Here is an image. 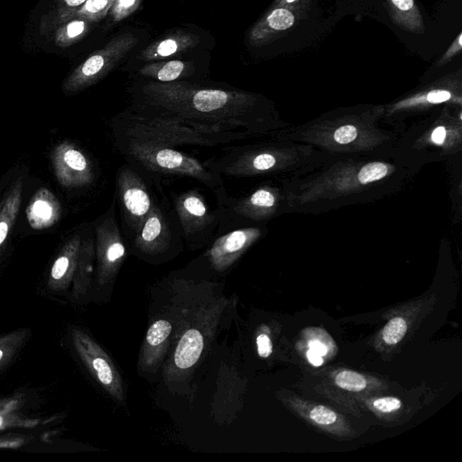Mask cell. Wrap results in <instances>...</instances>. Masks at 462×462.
<instances>
[{"mask_svg": "<svg viewBox=\"0 0 462 462\" xmlns=\"http://www.w3.org/2000/svg\"><path fill=\"white\" fill-rule=\"evenodd\" d=\"M89 28L90 23L86 20H69L52 31L53 41L60 47H68L81 39Z\"/></svg>", "mask_w": 462, "mask_h": 462, "instance_id": "7402d4cb", "label": "cell"}, {"mask_svg": "<svg viewBox=\"0 0 462 462\" xmlns=\"http://www.w3.org/2000/svg\"><path fill=\"white\" fill-rule=\"evenodd\" d=\"M22 194L23 179L18 178L0 201V250L17 218Z\"/></svg>", "mask_w": 462, "mask_h": 462, "instance_id": "2e32d148", "label": "cell"}, {"mask_svg": "<svg viewBox=\"0 0 462 462\" xmlns=\"http://www.w3.org/2000/svg\"><path fill=\"white\" fill-rule=\"evenodd\" d=\"M139 74L151 81L168 83L180 81L181 77L189 75L186 62L174 60L147 64L139 69Z\"/></svg>", "mask_w": 462, "mask_h": 462, "instance_id": "44dd1931", "label": "cell"}, {"mask_svg": "<svg viewBox=\"0 0 462 462\" xmlns=\"http://www.w3.org/2000/svg\"><path fill=\"white\" fill-rule=\"evenodd\" d=\"M83 231L73 235L62 246L51 270V280L62 282L76 271Z\"/></svg>", "mask_w": 462, "mask_h": 462, "instance_id": "e0dca14e", "label": "cell"}, {"mask_svg": "<svg viewBox=\"0 0 462 462\" xmlns=\"http://www.w3.org/2000/svg\"><path fill=\"white\" fill-rule=\"evenodd\" d=\"M170 202L177 216L185 246L190 250L206 247L214 238L222 221L217 204L212 208L200 189L196 188L173 192Z\"/></svg>", "mask_w": 462, "mask_h": 462, "instance_id": "8992f818", "label": "cell"}, {"mask_svg": "<svg viewBox=\"0 0 462 462\" xmlns=\"http://www.w3.org/2000/svg\"><path fill=\"white\" fill-rule=\"evenodd\" d=\"M451 97V93L448 89H433L420 97H415V100H427L431 104H436L449 100Z\"/></svg>", "mask_w": 462, "mask_h": 462, "instance_id": "1f68e13d", "label": "cell"}, {"mask_svg": "<svg viewBox=\"0 0 462 462\" xmlns=\"http://www.w3.org/2000/svg\"><path fill=\"white\" fill-rule=\"evenodd\" d=\"M374 408L382 412H391L402 407V402L396 397H381L374 401Z\"/></svg>", "mask_w": 462, "mask_h": 462, "instance_id": "f1b7e54d", "label": "cell"}, {"mask_svg": "<svg viewBox=\"0 0 462 462\" xmlns=\"http://www.w3.org/2000/svg\"><path fill=\"white\" fill-rule=\"evenodd\" d=\"M310 0H275L273 6L287 7L305 13Z\"/></svg>", "mask_w": 462, "mask_h": 462, "instance_id": "836d02e7", "label": "cell"}, {"mask_svg": "<svg viewBox=\"0 0 462 462\" xmlns=\"http://www.w3.org/2000/svg\"><path fill=\"white\" fill-rule=\"evenodd\" d=\"M462 49V32H460L458 35L452 42L450 46L445 51V53L439 59L437 65L443 66L448 61H450L457 53L460 52Z\"/></svg>", "mask_w": 462, "mask_h": 462, "instance_id": "f546056e", "label": "cell"}, {"mask_svg": "<svg viewBox=\"0 0 462 462\" xmlns=\"http://www.w3.org/2000/svg\"><path fill=\"white\" fill-rule=\"evenodd\" d=\"M51 163L57 180L64 188L88 187L96 179L92 161L71 142L64 141L53 149Z\"/></svg>", "mask_w": 462, "mask_h": 462, "instance_id": "30bf717a", "label": "cell"}, {"mask_svg": "<svg viewBox=\"0 0 462 462\" xmlns=\"http://www.w3.org/2000/svg\"><path fill=\"white\" fill-rule=\"evenodd\" d=\"M73 338L79 355L92 374L112 397L123 402L122 378L106 352L81 331H75Z\"/></svg>", "mask_w": 462, "mask_h": 462, "instance_id": "8fae6325", "label": "cell"}, {"mask_svg": "<svg viewBox=\"0 0 462 462\" xmlns=\"http://www.w3.org/2000/svg\"><path fill=\"white\" fill-rule=\"evenodd\" d=\"M257 352L261 357H268L273 352V344L269 336L265 333H261L256 337Z\"/></svg>", "mask_w": 462, "mask_h": 462, "instance_id": "d6a6232c", "label": "cell"}, {"mask_svg": "<svg viewBox=\"0 0 462 462\" xmlns=\"http://www.w3.org/2000/svg\"><path fill=\"white\" fill-rule=\"evenodd\" d=\"M310 418L318 424L329 425L337 420V415L334 411L328 407L317 405L310 410Z\"/></svg>", "mask_w": 462, "mask_h": 462, "instance_id": "4316f807", "label": "cell"}, {"mask_svg": "<svg viewBox=\"0 0 462 462\" xmlns=\"http://www.w3.org/2000/svg\"><path fill=\"white\" fill-rule=\"evenodd\" d=\"M306 356L309 362L314 366H320L323 364L322 356L317 354L316 352L310 349L307 351Z\"/></svg>", "mask_w": 462, "mask_h": 462, "instance_id": "d590c367", "label": "cell"}, {"mask_svg": "<svg viewBox=\"0 0 462 462\" xmlns=\"http://www.w3.org/2000/svg\"><path fill=\"white\" fill-rule=\"evenodd\" d=\"M128 111L199 130L250 134L257 126L256 98L238 89L187 81L146 82L133 91Z\"/></svg>", "mask_w": 462, "mask_h": 462, "instance_id": "6da1fadb", "label": "cell"}, {"mask_svg": "<svg viewBox=\"0 0 462 462\" xmlns=\"http://www.w3.org/2000/svg\"><path fill=\"white\" fill-rule=\"evenodd\" d=\"M56 8L51 11L46 16H59L78 9L86 0H53Z\"/></svg>", "mask_w": 462, "mask_h": 462, "instance_id": "83f0119b", "label": "cell"}, {"mask_svg": "<svg viewBox=\"0 0 462 462\" xmlns=\"http://www.w3.org/2000/svg\"><path fill=\"white\" fill-rule=\"evenodd\" d=\"M388 172L387 166L383 162H371L365 164L358 173V180L365 184L383 179Z\"/></svg>", "mask_w": 462, "mask_h": 462, "instance_id": "484cf974", "label": "cell"}, {"mask_svg": "<svg viewBox=\"0 0 462 462\" xmlns=\"http://www.w3.org/2000/svg\"><path fill=\"white\" fill-rule=\"evenodd\" d=\"M3 356H4V351L2 349H0V361L3 358Z\"/></svg>", "mask_w": 462, "mask_h": 462, "instance_id": "74e56055", "label": "cell"}, {"mask_svg": "<svg viewBox=\"0 0 462 462\" xmlns=\"http://www.w3.org/2000/svg\"><path fill=\"white\" fill-rule=\"evenodd\" d=\"M137 38L124 33L112 39L102 49L95 51L80 63L64 80L62 90L74 94L102 79L136 44Z\"/></svg>", "mask_w": 462, "mask_h": 462, "instance_id": "ba28073f", "label": "cell"}, {"mask_svg": "<svg viewBox=\"0 0 462 462\" xmlns=\"http://www.w3.org/2000/svg\"><path fill=\"white\" fill-rule=\"evenodd\" d=\"M25 213L31 227L42 230L58 222L61 215V206L51 190L41 188L32 197Z\"/></svg>", "mask_w": 462, "mask_h": 462, "instance_id": "4fadbf2b", "label": "cell"}, {"mask_svg": "<svg viewBox=\"0 0 462 462\" xmlns=\"http://www.w3.org/2000/svg\"><path fill=\"white\" fill-rule=\"evenodd\" d=\"M142 0H115L107 14L114 23H118L132 14Z\"/></svg>", "mask_w": 462, "mask_h": 462, "instance_id": "d4e9b609", "label": "cell"}, {"mask_svg": "<svg viewBox=\"0 0 462 462\" xmlns=\"http://www.w3.org/2000/svg\"><path fill=\"white\" fill-rule=\"evenodd\" d=\"M113 143L125 162L140 172L161 194L171 179H189L209 189L215 196L226 191L220 174L177 147L112 135Z\"/></svg>", "mask_w": 462, "mask_h": 462, "instance_id": "7a4b0ae2", "label": "cell"}, {"mask_svg": "<svg viewBox=\"0 0 462 462\" xmlns=\"http://www.w3.org/2000/svg\"><path fill=\"white\" fill-rule=\"evenodd\" d=\"M97 280L102 285L111 282L127 255V243L116 217L114 199L108 209L92 224Z\"/></svg>", "mask_w": 462, "mask_h": 462, "instance_id": "52a82bcc", "label": "cell"}, {"mask_svg": "<svg viewBox=\"0 0 462 462\" xmlns=\"http://www.w3.org/2000/svg\"><path fill=\"white\" fill-rule=\"evenodd\" d=\"M1 424H2V418H0V426H1Z\"/></svg>", "mask_w": 462, "mask_h": 462, "instance_id": "f35d334b", "label": "cell"}, {"mask_svg": "<svg viewBox=\"0 0 462 462\" xmlns=\"http://www.w3.org/2000/svg\"><path fill=\"white\" fill-rule=\"evenodd\" d=\"M304 14L287 7L273 6L251 29L248 35L250 45L263 46L282 37L293 28Z\"/></svg>", "mask_w": 462, "mask_h": 462, "instance_id": "7c38bea8", "label": "cell"}, {"mask_svg": "<svg viewBox=\"0 0 462 462\" xmlns=\"http://www.w3.org/2000/svg\"><path fill=\"white\" fill-rule=\"evenodd\" d=\"M446 137V129L443 126H438L432 133L431 139L437 144H442Z\"/></svg>", "mask_w": 462, "mask_h": 462, "instance_id": "e575fe53", "label": "cell"}, {"mask_svg": "<svg viewBox=\"0 0 462 462\" xmlns=\"http://www.w3.org/2000/svg\"><path fill=\"white\" fill-rule=\"evenodd\" d=\"M111 135L165 146L215 147L238 142L248 136L243 133H214L161 118L137 116L127 109L109 120Z\"/></svg>", "mask_w": 462, "mask_h": 462, "instance_id": "3957f363", "label": "cell"}, {"mask_svg": "<svg viewBox=\"0 0 462 462\" xmlns=\"http://www.w3.org/2000/svg\"><path fill=\"white\" fill-rule=\"evenodd\" d=\"M260 235V229L251 225L219 228L201 258L214 272L224 273L239 260Z\"/></svg>", "mask_w": 462, "mask_h": 462, "instance_id": "9c48e42d", "label": "cell"}, {"mask_svg": "<svg viewBox=\"0 0 462 462\" xmlns=\"http://www.w3.org/2000/svg\"><path fill=\"white\" fill-rule=\"evenodd\" d=\"M152 187L127 162L116 171L114 199L119 209L120 227L127 244L137 234L159 199Z\"/></svg>", "mask_w": 462, "mask_h": 462, "instance_id": "5b68a950", "label": "cell"}, {"mask_svg": "<svg viewBox=\"0 0 462 462\" xmlns=\"http://www.w3.org/2000/svg\"><path fill=\"white\" fill-rule=\"evenodd\" d=\"M196 40L193 35L178 32L164 39H162L146 49L140 55V59L152 60L170 57L191 49L196 45Z\"/></svg>", "mask_w": 462, "mask_h": 462, "instance_id": "ac0fdd59", "label": "cell"}, {"mask_svg": "<svg viewBox=\"0 0 462 462\" xmlns=\"http://www.w3.org/2000/svg\"><path fill=\"white\" fill-rule=\"evenodd\" d=\"M128 245L134 254L153 263L166 261L183 250L181 229L169 199L159 198Z\"/></svg>", "mask_w": 462, "mask_h": 462, "instance_id": "277c9868", "label": "cell"}, {"mask_svg": "<svg viewBox=\"0 0 462 462\" xmlns=\"http://www.w3.org/2000/svg\"><path fill=\"white\" fill-rule=\"evenodd\" d=\"M357 135L356 128L354 125H343L337 128L334 133V139L339 143H347L356 139Z\"/></svg>", "mask_w": 462, "mask_h": 462, "instance_id": "4dcf8cb0", "label": "cell"}, {"mask_svg": "<svg viewBox=\"0 0 462 462\" xmlns=\"http://www.w3.org/2000/svg\"><path fill=\"white\" fill-rule=\"evenodd\" d=\"M309 347L310 350L316 352L320 356H325L327 354L326 346L318 340H312L309 343Z\"/></svg>", "mask_w": 462, "mask_h": 462, "instance_id": "8d00e7d4", "label": "cell"}, {"mask_svg": "<svg viewBox=\"0 0 462 462\" xmlns=\"http://www.w3.org/2000/svg\"><path fill=\"white\" fill-rule=\"evenodd\" d=\"M335 383L338 387L350 392H360L367 384L364 375L350 370L339 372L335 377Z\"/></svg>", "mask_w": 462, "mask_h": 462, "instance_id": "603a6c76", "label": "cell"}, {"mask_svg": "<svg viewBox=\"0 0 462 462\" xmlns=\"http://www.w3.org/2000/svg\"><path fill=\"white\" fill-rule=\"evenodd\" d=\"M171 331V324L166 319H158L148 328L143 344V359L147 365L157 362Z\"/></svg>", "mask_w": 462, "mask_h": 462, "instance_id": "ffe728a7", "label": "cell"}, {"mask_svg": "<svg viewBox=\"0 0 462 462\" xmlns=\"http://www.w3.org/2000/svg\"><path fill=\"white\" fill-rule=\"evenodd\" d=\"M393 23L404 31L422 34L425 32L420 11L414 0H386Z\"/></svg>", "mask_w": 462, "mask_h": 462, "instance_id": "9a60e30c", "label": "cell"}, {"mask_svg": "<svg viewBox=\"0 0 462 462\" xmlns=\"http://www.w3.org/2000/svg\"><path fill=\"white\" fill-rule=\"evenodd\" d=\"M115 0H86L78 9L59 16H44L41 28L52 32L57 26L71 19H82L89 23L98 22L107 15Z\"/></svg>", "mask_w": 462, "mask_h": 462, "instance_id": "5bb4252c", "label": "cell"}, {"mask_svg": "<svg viewBox=\"0 0 462 462\" xmlns=\"http://www.w3.org/2000/svg\"><path fill=\"white\" fill-rule=\"evenodd\" d=\"M204 346L201 333L197 329L188 330L179 341L174 353L175 365L180 369L193 366L199 360Z\"/></svg>", "mask_w": 462, "mask_h": 462, "instance_id": "d6986e66", "label": "cell"}, {"mask_svg": "<svg viewBox=\"0 0 462 462\" xmlns=\"http://www.w3.org/2000/svg\"><path fill=\"white\" fill-rule=\"evenodd\" d=\"M407 331V322L402 317H395L383 329V339L388 345L399 343Z\"/></svg>", "mask_w": 462, "mask_h": 462, "instance_id": "cb8c5ba5", "label": "cell"}]
</instances>
